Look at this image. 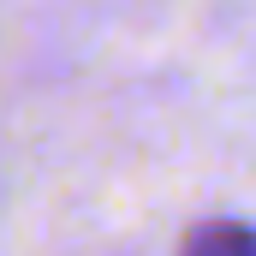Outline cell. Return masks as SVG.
Here are the masks:
<instances>
[{"mask_svg":"<svg viewBox=\"0 0 256 256\" xmlns=\"http://www.w3.org/2000/svg\"><path fill=\"white\" fill-rule=\"evenodd\" d=\"M179 256H256V226L244 220H196Z\"/></svg>","mask_w":256,"mask_h":256,"instance_id":"obj_1","label":"cell"}]
</instances>
